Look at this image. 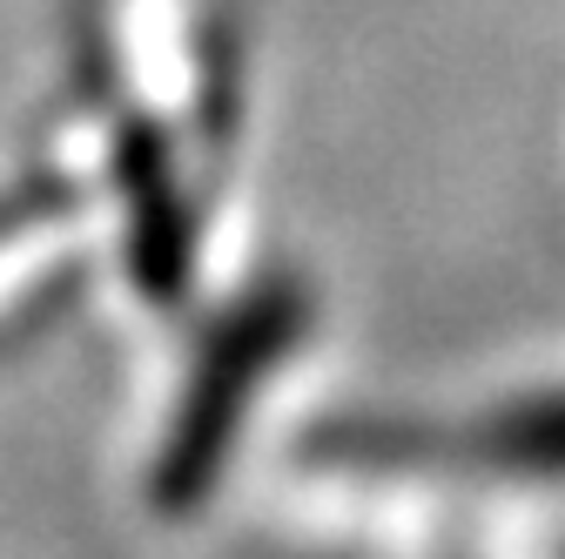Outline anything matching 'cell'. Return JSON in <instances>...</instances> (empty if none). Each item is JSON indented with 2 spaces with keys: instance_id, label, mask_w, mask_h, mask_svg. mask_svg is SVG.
Instances as JSON below:
<instances>
[{
  "instance_id": "cell-1",
  "label": "cell",
  "mask_w": 565,
  "mask_h": 559,
  "mask_svg": "<svg viewBox=\"0 0 565 559\" xmlns=\"http://www.w3.org/2000/svg\"><path fill=\"white\" fill-rule=\"evenodd\" d=\"M297 337H303V291L290 276H263L243 304H230L216 317V330H209L202 358H195V378L175 404V432L156 458V499L169 513L209 499V485H216V472L236 445L249 398L263 391L269 365L290 351Z\"/></svg>"
},
{
  "instance_id": "cell-2",
  "label": "cell",
  "mask_w": 565,
  "mask_h": 559,
  "mask_svg": "<svg viewBox=\"0 0 565 559\" xmlns=\"http://www.w3.org/2000/svg\"><path fill=\"white\" fill-rule=\"evenodd\" d=\"M471 452L491 458V465H512V472H565V391L512 404L505 418H491L471 439Z\"/></svg>"
}]
</instances>
